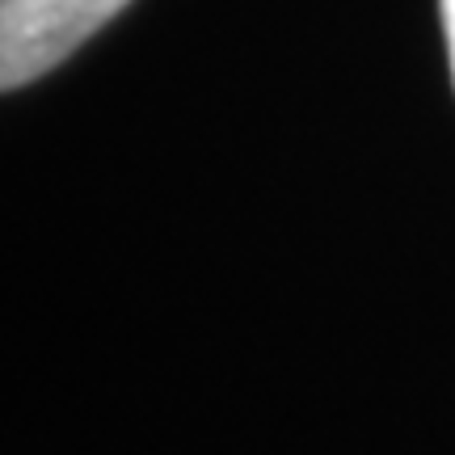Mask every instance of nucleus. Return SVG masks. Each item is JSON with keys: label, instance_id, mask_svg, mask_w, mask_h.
Returning <instances> with one entry per match:
<instances>
[{"label": "nucleus", "instance_id": "nucleus-1", "mask_svg": "<svg viewBox=\"0 0 455 455\" xmlns=\"http://www.w3.org/2000/svg\"><path fill=\"white\" fill-rule=\"evenodd\" d=\"M131 0H0V84L21 89L64 64Z\"/></svg>", "mask_w": 455, "mask_h": 455}, {"label": "nucleus", "instance_id": "nucleus-2", "mask_svg": "<svg viewBox=\"0 0 455 455\" xmlns=\"http://www.w3.org/2000/svg\"><path fill=\"white\" fill-rule=\"evenodd\" d=\"M443 30H447V51H451V81H455V0H443Z\"/></svg>", "mask_w": 455, "mask_h": 455}]
</instances>
